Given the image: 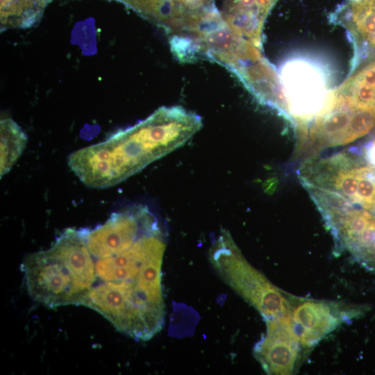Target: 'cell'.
I'll return each instance as SVG.
<instances>
[{"label": "cell", "instance_id": "obj_1", "mask_svg": "<svg viewBox=\"0 0 375 375\" xmlns=\"http://www.w3.org/2000/svg\"><path fill=\"white\" fill-rule=\"evenodd\" d=\"M166 244L158 222L123 250L92 257L95 279L89 307L136 340L151 339L165 324L161 269Z\"/></svg>", "mask_w": 375, "mask_h": 375}, {"label": "cell", "instance_id": "obj_3", "mask_svg": "<svg viewBox=\"0 0 375 375\" xmlns=\"http://www.w3.org/2000/svg\"><path fill=\"white\" fill-rule=\"evenodd\" d=\"M209 260L221 279L265 321L292 318V307L282 292L247 261L227 230L222 229L212 244Z\"/></svg>", "mask_w": 375, "mask_h": 375}, {"label": "cell", "instance_id": "obj_7", "mask_svg": "<svg viewBox=\"0 0 375 375\" xmlns=\"http://www.w3.org/2000/svg\"><path fill=\"white\" fill-rule=\"evenodd\" d=\"M281 75L283 107L288 101L296 115L300 112L305 116L322 106L325 87L322 76L315 67L305 62L293 61L284 66Z\"/></svg>", "mask_w": 375, "mask_h": 375}, {"label": "cell", "instance_id": "obj_5", "mask_svg": "<svg viewBox=\"0 0 375 375\" xmlns=\"http://www.w3.org/2000/svg\"><path fill=\"white\" fill-rule=\"evenodd\" d=\"M158 222L147 206L135 205L113 212L104 224L94 228L81 229L92 256L103 258L130 246Z\"/></svg>", "mask_w": 375, "mask_h": 375}, {"label": "cell", "instance_id": "obj_8", "mask_svg": "<svg viewBox=\"0 0 375 375\" xmlns=\"http://www.w3.org/2000/svg\"><path fill=\"white\" fill-rule=\"evenodd\" d=\"M291 314L300 343L306 347L317 344L344 317L333 304L314 300L301 301L292 308Z\"/></svg>", "mask_w": 375, "mask_h": 375}, {"label": "cell", "instance_id": "obj_11", "mask_svg": "<svg viewBox=\"0 0 375 375\" xmlns=\"http://www.w3.org/2000/svg\"><path fill=\"white\" fill-rule=\"evenodd\" d=\"M27 137L12 119L1 122V177L10 171L22 153Z\"/></svg>", "mask_w": 375, "mask_h": 375}, {"label": "cell", "instance_id": "obj_10", "mask_svg": "<svg viewBox=\"0 0 375 375\" xmlns=\"http://www.w3.org/2000/svg\"><path fill=\"white\" fill-rule=\"evenodd\" d=\"M333 94L358 108L375 110V60L351 76Z\"/></svg>", "mask_w": 375, "mask_h": 375}, {"label": "cell", "instance_id": "obj_13", "mask_svg": "<svg viewBox=\"0 0 375 375\" xmlns=\"http://www.w3.org/2000/svg\"><path fill=\"white\" fill-rule=\"evenodd\" d=\"M346 242L356 253L375 261V218L365 230Z\"/></svg>", "mask_w": 375, "mask_h": 375}, {"label": "cell", "instance_id": "obj_2", "mask_svg": "<svg viewBox=\"0 0 375 375\" xmlns=\"http://www.w3.org/2000/svg\"><path fill=\"white\" fill-rule=\"evenodd\" d=\"M202 125L192 112L163 106L105 141L72 153L68 165L86 186L111 187L183 146Z\"/></svg>", "mask_w": 375, "mask_h": 375}, {"label": "cell", "instance_id": "obj_16", "mask_svg": "<svg viewBox=\"0 0 375 375\" xmlns=\"http://www.w3.org/2000/svg\"><path fill=\"white\" fill-rule=\"evenodd\" d=\"M276 1L277 0H255V4L258 14L264 21Z\"/></svg>", "mask_w": 375, "mask_h": 375}, {"label": "cell", "instance_id": "obj_12", "mask_svg": "<svg viewBox=\"0 0 375 375\" xmlns=\"http://www.w3.org/2000/svg\"><path fill=\"white\" fill-rule=\"evenodd\" d=\"M375 125V110L356 108L342 144H347L368 133Z\"/></svg>", "mask_w": 375, "mask_h": 375}, {"label": "cell", "instance_id": "obj_15", "mask_svg": "<svg viewBox=\"0 0 375 375\" xmlns=\"http://www.w3.org/2000/svg\"><path fill=\"white\" fill-rule=\"evenodd\" d=\"M365 167H360L340 172L335 180V187L346 197L354 200Z\"/></svg>", "mask_w": 375, "mask_h": 375}, {"label": "cell", "instance_id": "obj_9", "mask_svg": "<svg viewBox=\"0 0 375 375\" xmlns=\"http://www.w3.org/2000/svg\"><path fill=\"white\" fill-rule=\"evenodd\" d=\"M334 15L356 42L375 50V0H348Z\"/></svg>", "mask_w": 375, "mask_h": 375}, {"label": "cell", "instance_id": "obj_4", "mask_svg": "<svg viewBox=\"0 0 375 375\" xmlns=\"http://www.w3.org/2000/svg\"><path fill=\"white\" fill-rule=\"evenodd\" d=\"M22 270L28 292L35 301L50 308L81 305L82 293L52 246L28 256Z\"/></svg>", "mask_w": 375, "mask_h": 375}, {"label": "cell", "instance_id": "obj_6", "mask_svg": "<svg viewBox=\"0 0 375 375\" xmlns=\"http://www.w3.org/2000/svg\"><path fill=\"white\" fill-rule=\"evenodd\" d=\"M266 333L255 344L253 353L268 374H290L300 347L291 317L266 320Z\"/></svg>", "mask_w": 375, "mask_h": 375}, {"label": "cell", "instance_id": "obj_14", "mask_svg": "<svg viewBox=\"0 0 375 375\" xmlns=\"http://www.w3.org/2000/svg\"><path fill=\"white\" fill-rule=\"evenodd\" d=\"M143 15L161 24L168 7L169 0H121Z\"/></svg>", "mask_w": 375, "mask_h": 375}]
</instances>
